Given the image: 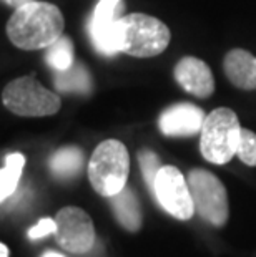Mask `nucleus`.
I'll return each instance as SVG.
<instances>
[{
  "label": "nucleus",
  "instance_id": "1",
  "mask_svg": "<svg viewBox=\"0 0 256 257\" xmlns=\"http://www.w3.org/2000/svg\"><path fill=\"white\" fill-rule=\"evenodd\" d=\"M63 25V15L57 5L32 0L12 14L7 22V35L22 50H40L62 37Z\"/></svg>",
  "mask_w": 256,
  "mask_h": 257
},
{
  "label": "nucleus",
  "instance_id": "2",
  "mask_svg": "<svg viewBox=\"0 0 256 257\" xmlns=\"http://www.w3.org/2000/svg\"><path fill=\"white\" fill-rule=\"evenodd\" d=\"M170 38V29L151 15L130 14L117 20V42L120 53L138 58L156 57L166 50Z\"/></svg>",
  "mask_w": 256,
  "mask_h": 257
},
{
  "label": "nucleus",
  "instance_id": "3",
  "mask_svg": "<svg viewBox=\"0 0 256 257\" xmlns=\"http://www.w3.org/2000/svg\"><path fill=\"white\" fill-rule=\"evenodd\" d=\"M130 156L123 143L107 140L95 148L89 161V179L103 198H112L127 186Z\"/></svg>",
  "mask_w": 256,
  "mask_h": 257
},
{
  "label": "nucleus",
  "instance_id": "4",
  "mask_svg": "<svg viewBox=\"0 0 256 257\" xmlns=\"http://www.w3.org/2000/svg\"><path fill=\"white\" fill-rule=\"evenodd\" d=\"M241 130L236 113L230 108H216L206 114L200 141L205 160L213 165H226L231 161L238 151Z\"/></svg>",
  "mask_w": 256,
  "mask_h": 257
},
{
  "label": "nucleus",
  "instance_id": "5",
  "mask_svg": "<svg viewBox=\"0 0 256 257\" xmlns=\"http://www.w3.org/2000/svg\"><path fill=\"white\" fill-rule=\"evenodd\" d=\"M2 101L12 113L30 118L50 116L62 106L57 93L43 88L34 76H20L10 81L2 91Z\"/></svg>",
  "mask_w": 256,
  "mask_h": 257
},
{
  "label": "nucleus",
  "instance_id": "6",
  "mask_svg": "<svg viewBox=\"0 0 256 257\" xmlns=\"http://www.w3.org/2000/svg\"><path fill=\"white\" fill-rule=\"evenodd\" d=\"M187 179L198 214L216 227L225 226L228 214H230V207H228L226 188L223 183L213 173L200 168L192 169Z\"/></svg>",
  "mask_w": 256,
  "mask_h": 257
},
{
  "label": "nucleus",
  "instance_id": "7",
  "mask_svg": "<svg viewBox=\"0 0 256 257\" xmlns=\"http://www.w3.org/2000/svg\"><path fill=\"white\" fill-rule=\"evenodd\" d=\"M153 194L163 209L180 221H188L197 211L188 179L175 166H161L155 179Z\"/></svg>",
  "mask_w": 256,
  "mask_h": 257
},
{
  "label": "nucleus",
  "instance_id": "8",
  "mask_svg": "<svg viewBox=\"0 0 256 257\" xmlns=\"http://www.w3.org/2000/svg\"><path fill=\"white\" fill-rule=\"evenodd\" d=\"M55 240L68 252L85 254L95 244V227L83 209L67 206L55 214Z\"/></svg>",
  "mask_w": 256,
  "mask_h": 257
},
{
  "label": "nucleus",
  "instance_id": "9",
  "mask_svg": "<svg viewBox=\"0 0 256 257\" xmlns=\"http://www.w3.org/2000/svg\"><path fill=\"white\" fill-rule=\"evenodd\" d=\"M205 118L201 108L190 103H180L161 113L158 126L166 136H195L201 133Z\"/></svg>",
  "mask_w": 256,
  "mask_h": 257
},
{
  "label": "nucleus",
  "instance_id": "10",
  "mask_svg": "<svg viewBox=\"0 0 256 257\" xmlns=\"http://www.w3.org/2000/svg\"><path fill=\"white\" fill-rule=\"evenodd\" d=\"M175 78L185 91L197 98H210L215 91V78L210 67L197 57H185L175 68Z\"/></svg>",
  "mask_w": 256,
  "mask_h": 257
},
{
  "label": "nucleus",
  "instance_id": "11",
  "mask_svg": "<svg viewBox=\"0 0 256 257\" xmlns=\"http://www.w3.org/2000/svg\"><path fill=\"white\" fill-rule=\"evenodd\" d=\"M120 9H108L102 4L97 5L94 15L90 20V35L95 47L105 55H115L118 52L117 42V20Z\"/></svg>",
  "mask_w": 256,
  "mask_h": 257
},
{
  "label": "nucleus",
  "instance_id": "12",
  "mask_svg": "<svg viewBox=\"0 0 256 257\" xmlns=\"http://www.w3.org/2000/svg\"><path fill=\"white\" fill-rule=\"evenodd\" d=\"M223 70L236 88L246 91L256 90V57L249 52L241 48L228 52L223 60Z\"/></svg>",
  "mask_w": 256,
  "mask_h": 257
},
{
  "label": "nucleus",
  "instance_id": "13",
  "mask_svg": "<svg viewBox=\"0 0 256 257\" xmlns=\"http://www.w3.org/2000/svg\"><path fill=\"white\" fill-rule=\"evenodd\" d=\"M110 199L115 217L122 224V227H125L130 232H137L141 227V212L133 191L125 186L118 194L112 196Z\"/></svg>",
  "mask_w": 256,
  "mask_h": 257
},
{
  "label": "nucleus",
  "instance_id": "14",
  "mask_svg": "<svg viewBox=\"0 0 256 257\" xmlns=\"http://www.w3.org/2000/svg\"><path fill=\"white\" fill-rule=\"evenodd\" d=\"M81 165H83V153L75 146L62 148L50 160V169L53 174L60 178H68L77 174Z\"/></svg>",
  "mask_w": 256,
  "mask_h": 257
},
{
  "label": "nucleus",
  "instance_id": "15",
  "mask_svg": "<svg viewBox=\"0 0 256 257\" xmlns=\"http://www.w3.org/2000/svg\"><path fill=\"white\" fill-rule=\"evenodd\" d=\"M25 165V158L20 153H12L5 160V168L0 173V199L5 201L17 189L19 179L22 176V169Z\"/></svg>",
  "mask_w": 256,
  "mask_h": 257
},
{
  "label": "nucleus",
  "instance_id": "16",
  "mask_svg": "<svg viewBox=\"0 0 256 257\" xmlns=\"http://www.w3.org/2000/svg\"><path fill=\"white\" fill-rule=\"evenodd\" d=\"M55 86L60 91L89 93L92 83L89 72L81 65H72V67L63 70V72H58L55 78Z\"/></svg>",
  "mask_w": 256,
  "mask_h": 257
},
{
  "label": "nucleus",
  "instance_id": "17",
  "mask_svg": "<svg viewBox=\"0 0 256 257\" xmlns=\"http://www.w3.org/2000/svg\"><path fill=\"white\" fill-rule=\"evenodd\" d=\"M47 62L57 72L70 68L73 65V47L67 37H60L47 50Z\"/></svg>",
  "mask_w": 256,
  "mask_h": 257
},
{
  "label": "nucleus",
  "instance_id": "18",
  "mask_svg": "<svg viewBox=\"0 0 256 257\" xmlns=\"http://www.w3.org/2000/svg\"><path fill=\"white\" fill-rule=\"evenodd\" d=\"M138 161H140V168H141V173H143L145 181H146V184H148L150 191L153 193L156 174L161 169L160 160H158V156L155 155L153 151L143 150V151L138 153Z\"/></svg>",
  "mask_w": 256,
  "mask_h": 257
},
{
  "label": "nucleus",
  "instance_id": "19",
  "mask_svg": "<svg viewBox=\"0 0 256 257\" xmlns=\"http://www.w3.org/2000/svg\"><path fill=\"white\" fill-rule=\"evenodd\" d=\"M236 156L244 165L256 166V135L251 130H241V138H239Z\"/></svg>",
  "mask_w": 256,
  "mask_h": 257
},
{
  "label": "nucleus",
  "instance_id": "20",
  "mask_svg": "<svg viewBox=\"0 0 256 257\" xmlns=\"http://www.w3.org/2000/svg\"><path fill=\"white\" fill-rule=\"evenodd\" d=\"M57 229V224H55V219H48V217H43L39 222H37V226H34L29 231V237L30 239H40L43 236H47V234L50 232H55Z\"/></svg>",
  "mask_w": 256,
  "mask_h": 257
},
{
  "label": "nucleus",
  "instance_id": "21",
  "mask_svg": "<svg viewBox=\"0 0 256 257\" xmlns=\"http://www.w3.org/2000/svg\"><path fill=\"white\" fill-rule=\"evenodd\" d=\"M102 5H105L108 9H120L122 7V0H100Z\"/></svg>",
  "mask_w": 256,
  "mask_h": 257
},
{
  "label": "nucleus",
  "instance_id": "22",
  "mask_svg": "<svg viewBox=\"0 0 256 257\" xmlns=\"http://www.w3.org/2000/svg\"><path fill=\"white\" fill-rule=\"evenodd\" d=\"M4 2H7L9 5H14V7H20V5L32 2V0H4Z\"/></svg>",
  "mask_w": 256,
  "mask_h": 257
},
{
  "label": "nucleus",
  "instance_id": "23",
  "mask_svg": "<svg viewBox=\"0 0 256 257\" xmlns=\"http://www.w3.org/2000/svg\"><path fill=\"white\" fill-rule=\"evenodd\" d=\"M0 257H9V247L5 244H0Z\"/></svg>",
  "mask_w": 256,
  "mask_h": 257
},
{
  "label": "nucleus",
  "instance_id": "24",
  "mask_svg": "<svg viewBox=\"0 0 256 257\" xmlns=\"http://www.w3.org/2000/svg\"><path fill=\"white\" fill-rule=\"evenodd\" d=\"M42 257H63V255H60V254H57V252H45Z\"/></svg>",
  "mask_w": 256,
  "mask_h": 257
}]
</instances>
